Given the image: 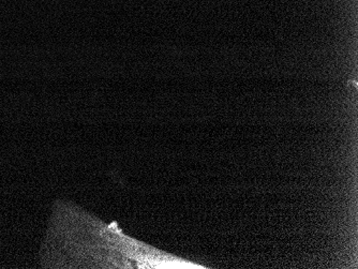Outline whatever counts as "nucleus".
Returning <instances> with one entry per match:
<instances>
[]
</instances>
